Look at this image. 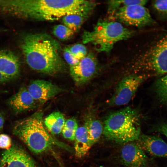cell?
<instances>
[{"label": "cell", "instance_id": "6da1fadb", "mask_svg": "<svg viewBox=\"0 0 167 167\" xmlns=\"http://www.w3.org/2000/svg\"><path fill=\"white\" fill-rule=\"evenodd\" d=\"M96 5L93 1L82 0H0V10L24 19L53 21L70 14L87 17Z\"/></svg>", "mask_w": 167, "mask_h": 167}, {"label": "cell", "instance_id": "7a4b0ae2", "mask_svg": "<svg viewBox=\"0 0 167 167\" xmlns=\"http://www.w3.org/2000/svg\"><path fill=\"white\" fill-rule=\"evenodd\" d=\"M21 48L29 66L49 75L62 72L66 66L60 54L59 43L44 33H28L22 37Z\"/></svg>", "mask_w": 167, "mask_h": 167}, {"label": "cell", "instance_id": "3957f363", "mask_svg": "<svg viewBox=\"0 0 167 167\" xmlns=\"http://www.w3.org/2000/svg\"><path fill=\"white\" fill-rule=\"evenodd\" d=\"M43 115L42 112L39 111L18 122L14 128L15 134L36 154L48 151L54 146L70 150L68 146L49 134L43 124Z\"/></svg>", "mask_w": 167, "mask_h": 167}, {"label": "cell", "instance_id": "277c9868", "mask_svg": "<svg viewBox=\"0 0 167 167\" xmlns=\"http://www.w3.org/2000/svg\"><path fill=\"white\" fill-rule=\"evenodd\" d=\"M140 131L139 113L130 107L112 112L104 122L103 133L105 137L118 143H126L137 140Z\"/></svg>", "mask_w": 167, "mask_h": 167}, {"label": "cell", "instance_id": "5b68a950", "mask_svg": "<svg viewBox=\"0 0 167 167\" xmlns=\"http://www.w3.org/2000/svg\"><path fill=\"white\" fill-rule=\"evenodd\" d=\"M132 35V32L119 22L100 20L92 30L84 32L82 39L84 44L93 45L97 51L108 53L116 43Z\"/></svg>", "mask_w": 167, "mask_h": 167}, {"label": "cell", "instance_id": "8992f818", "mask_svg": "<svg viewBox=\"0 0 167 167\" xmlns=\"http://www.w3.org/2000/svg\"><path fill=\"white\" fill-rule=\"evenodd\" d=\"M141 55V67L152 76L167 73V29H161Z\"/></svg>", "mask_w": 167, "mask_h": 167}, {"label": "cell", "instance_id": "52a82bcc", "mask_svg": "<svg viewBox=\"0 0 167 167\" xmlns=\"http://www.w3.org/2000/svg\"><path fill=\"white\" fill-rule=\"evenodd\" d=\"M151 76L148 74H133L124 77L119 83L114 93L108 101V104L111 106L127 104L141 84Z\"/></svg>", "mask_w": 167, "mask_h": 167}, {"label": "cell", "instance_id": "ba28073f", "mask_svg": "<svg viewBox=\"0 0 167 167\" xmlns=\"http://www.w3.org/2000/svg\"><path fill=\"white\" fill-rule=\"evenodd\" d=\"M112 15L122 23L139 28L154 25L156 23L149 10L141 5H132L121 7Z\"/></svg>", "mask_w": 167, "mask_h": 167}, {"label": "cell", "instance_id": "9c48e42d", "mask_svg": "<svg viewBox=\"0 0 167 167\" xmlns=\"http://www.w3.org/2000/svg\"><path fill=\"white\" fill-rule=\"evenodd\" d=\"M97 60L92 53H89L76 65L70 67V74L78 85L89 81L96 74L99 69Z\"/></svg>", "mask_w": 167, "mask_h": 167}, {"label": "cell", "instance_id": "30bf717a", "mask_svg": "<svg viewBox=\"0 0 167 167\" xmlns=\"http://www.w3.org/2000/svg\"><path fill=\"white\" fill-rule=\"evenodd\" d=\"M0 167H38L31 157L24 150L12 146L3 153Z\"/></svg>", "mask_w": 167, "mask_h": 167}, {"label": "cell", "instance_id": "8fae6325", "mask_svg": "<svg viewBox=\"0 0 167 167\" xmlns=\"http://www.w3.org/2000/svg\"><path fill=\"white\" fill-rule=\"evenodd\" d=\"M121 157L122 163L128 167H147V157L139 143H126L122 148Z\"/></svg>", "mask_w": 167, "mask_h": 167}, {"label": "cell", "instance_id": "7c38bea8", "mask_svg": "<svg viewBox=\"0 0 167 167\" xmlns=\"http://www.w3.org/2000/svg\"><path fill=\"white\" fill-rule=\"evenodd\" d=\"M27 89L36 101L40 103L45 102L62 91L58 86L43 79L32 81Z\"/></svg>", "mask_w": 167, "mask_h": 167}, {"label": "cell", "instance_id": "4fadbf2b", "mask_svg": "<svg viewBox=\"0 0 167 167\" xmlns=\"http://www.w3.org/2000/svg\"><path fill=\"white\" fill-rule=\"evenodd\" d=\"M138 140L144 151L154 156L167 158V143L160 137L143 134Z\"/></svg>", "mask_w": 167, "mask_h": 167}, {"label": "cell", "instance_id": "5bb4252c", "mask_svg": "<svg viewBox=\"0 0 167 167\" xmlns=\"http://www.w3.org/2000/svg\"><path fill=\"white\" fill-rule=\"evenodd\" d=\"M20 62L18 58L8 50L0 51V72L10 79L19 75Z\"/></svg>", "mask_w": 167, "mask_h": 167}, {"label": "cell", "instance_id": "9a60e30c", "mask_svg": "<svg viewBox=\"0 0 167 167\" xmlns=\"http://www.w3.org/2000/svg\"><path fill=\"white\" fill-rule=\"evenodd\" d=\"M36 102L25 87L21 88L9 100L8 104L17 113L22 112L34 108Z\"/></svg>", "mask_w": 167, "mask_h": 167}, {"label": "cell", "instance_id": "2e32d148", "mask_svg": "<svg viewBox=\"0 0 167 167\" xmlns=\"http://www.w3.org/2000/svg\"><path fill=\"white\" fill-rule=\"evenodd\" d=\"M74 150L76 156L81 158L88 152L92 146L89 138L87 127L84 124L78 127L74 139Z\"/></svg>", "mask_w": 167, "mask_h": 167}, {"label": "cell", "instance_id": "e0dca14e", "mask_svg": "<svg viewBox=\"0 0 167 167\" xmlns=\"http://www.w3.org/2000/svg\"><path fill=\"white\" fill-rule=\"evenodd\" d=\"M65 122L63 115L59 111L52 113L45 118L44 123L53 134L58 135L62 132Z\"/></svg>", "mask_w": 167, "mask_h": 167}, {"label": "cell", "instance_id": "ac0fdd59", "mask_svg": "<svg viewBox=\"0 0 167 167\" xmlns=\"http://www.w3.org/2000/svg\"><path fill=\"white\" fill-rule=\"evenodd\" d=\"M90 143L92 146L100 138L103 132V126L101 122L96 119H89L85 122Z\"/></svg>", "mask_w": 167, "mask_h": 167}, {"label": "cell", "instance_id": "d6986e66", "mask_svg": "<svg viewBox=\"0 0 167 167\" xmlns=\"http://www.w3.org/2000/svg\"><path fill=\"white\" fill-rule=\"evenodd\" d=\"M153 87L159 102L167 106V73L156 80Z\"/></svg>", "mask_w": 167, "mask_h": 167}, {"label": "cell", "instance_id": "ffe728a7", "mask_svg": "<svg viewBox=\"0 0 167 167\" xmlns=\"http://www.w3.org/2000/svg\"><path fill=\"white\" fill-rule=\"evenodd\" d=\"M87 17L78 14H70L63 17L62 18V22L63 25L75 32L80 29L84 20Z\"/></svg>", "mask_w": 167, "mask_h": 167}, {"label": "cell", "instance_id": "44dd1931", "mask_svg": "<svg viewBox=\"0 0 167 167\" xmlns=\"http://www.w3.org/2000/svg\"><path fill=\"white\" fill-rule=\"evenodd\" d=\"M145 0H110L108 2V11L112 15L119 8L128 5L139 4L144 6L147 2Z\"/></svg>", "mask_w": 167, "mask_h": 167}, {"label": "cell", "instance_id": "7402d4cb", "mask_svg": "<svg viewBox=\"0 0 167 167\" xmlns=\"http://www.w3.org/2000/svg\"><path fill=\"white\" fill-rule=\"evenodd\" d=\"M53 33L58 39L64 41L71 37L74 32L64 25L58 24L54 27Z\"/></svg>", "mask_w": 167, "mask_h": 167}, {"label": "cell", "instance_id": "603a6c76", "mask_svg": "<svg viewBox=\"0 0 167 167\" xmlns=\"http://www.w3.org/2000/svg\"><path fill=\"white\" fill-rule=\"evenodd\" d=\"M153 7L158 17L167 19V0H155L152 3Z\"/></svg>", "mask_w": 167, "mask_h": 167}, {"label": "cell", "instance_id": "cb8c5ba5", "mask_svg": "<svg viewBox=\"0 0 167 167\" xmlns=\"http://www.w3.org/2000/svg\"><path fill=\"white\" fill-rule=\"evenodd\" d=\"M68 48L72 54L79 61L87 54L86 48L82 44H76Z\"/></svg>", "mask_w": 167, "mask_h": 167}, {"label": "cell", "instance_id": "d4e9b609", "mask_svg": "<svg viewBox=\"0 0 167 167\" xmlns=\"http://www.w3.org/2000/svg\"><path fill=\"white\" fill-rule=\"evenodd\" d=\"M63 55L65 60L69 65L70 67L76 65L79 61L70 52L68 47L64 49Z\"/></svg>", "mask_w": 167, "mask_h": 167}, {"label": "cell", "instance_id": "484cf974", "mask_svg": "<svg viewBox=\"0 0 167 167\" xmlns=\"http://www.w3.org/2000/svg\"><path fill=\"white\" fill-rule=\"evenodd\" d=\"M11 140L10 137L5 134H0V148L9 149L11 147Z\"/></svg>", "mask_w": 167, "mask_h": 167}, {"label": "cell", "instance_id": "4316f807", "mask_svg": "<svg viewBox=\"0 0 167 167\" xmlns=\"http://www.w3.org/2000/svg\"><path fill=\"white\" fill-rule=\"evenodd\" d=\"M153 131L162 134L167 138V122H162L156 124L153 127Z\"/></svg>", "mask_w": 167, "mask_h": 167}, {"label": "cell", "instance_id": "83f0119b", "mask_svg": "<svg viewBox=\"0 0 167 167\" xmlns=\"http://www.w3.org/2000/svg\"><path fill=\"white\" fill-rule=\"evenodd\" d=\"M78 127L76 120L74 118H71L65 121L63 128L76 132Z\"/></svg>", "mask_w": 167, "mask_h": 167}, {"label": "cell", "instance_id": "f1b7e54d", "mask_svg": "<svg viewBox=\"0 0 167 167\" xmlns=\"http://www.w3.org/2000/svg\"><path fill=\"white\" fill-rule=\"evenodd\" d=\"M62 132L65 138L70 140H74L76 132L63 128Z\"/></svg>", "mask_w": 167, "mask_h": 167}, {"label": "cell", "instance_id": "f546056e", "mask_svg": "<svg viewBox=\"0 0 167 167\" xmlns=\"http://www.w3.org/2000/svg\"><path fill=\"white\" fill-rule=\"evenodd\" d=\"M10 80L7 77L0 72V83H3Z\"/></svg>", "mask_w": 167, "mask_h": 167}, {"label": "cell", "instance_id": "4dcf8cb0", "mask_svg": "<svg viewBox=\"0 0 167 167\" xmlns=\"http://www.w3.org/2000/svg\"><path fill=\"white\" fill-rule=\"evenodd\" d=\"M4 118L2 115L0 113V130L2 129L4 123Z\"/></svg>", "mask_w": 167, "mask_h": 167}, {"label": "cell", "instance_id": "1f68e13d", "mask_svg": "<svg viewBox=\"0 0 167 167\" xmlns=\"http://www.w3.org/2000/svg\"></svg>", "mask_w": 167, "mask_h": 167}]
</instances>
